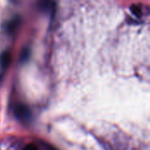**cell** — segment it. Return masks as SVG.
<instances>
[{"label": "cell", "instance_id": "obj_1", "mask_svg": "<svg viewBox=\"0 0 150 150\" xmlns=\"http://www.w3.org/2000/svg\"><path fill=\"white\" fill-rule=\"evenodd\" d=\"M15 115L18 120H20L21 121H24V122L28 121L31 117L29 109L25 105H18L16 106Z\"/></svg>", "mask_w": 150, "mask_h": 150}, {"label": "cell", "instance_id": "obj_2", "mask_svg": "<svg viewBox=\"0 0 150 150\" xmlns=\"http://www.w3.org/2000/svg\"><path fill=\"white\" fill-rule=\"evenodd\" d=\"M20 23V18L16 17L13 19H11L6 25V31L8 32V33H12L16 31V29L18 27V25Z\"/></svg>", "mask_w": 150, "mask_h": 150}, {"label": "cell", "instance_id": "obj_3", "mask_svg": "<svg viewBox=\"0 0 150 150\" xmlns=\"http://www.w3.org/2000/svg\"><path fill=\"white\" fill-rule=\"evenodd\" d=\"M10 62H11V54H9V52L5 51L4 53L2 54L0 57V65L3 69H4L9 65Z\"/></svg>", "mask_w": 150, "mask_h": 150}, {"label": "cell", "instance_id": "obj_4", "mask_svg": "<svg viewBox=\"0 0 150 150\" xmlns=\"http://www.w3.org/2000/svg\"><path fill=\"white\" fill-rule=\"evenodd\" d=\"M51 5H52L51 0H40V9H42L44 11L50 9Z\"/></svg>", "mask_w": 150, "mask_h": 150}, {"label": "cell", "instance_id": "obj_5", "mask_svg": "<svg viewBox=\"0 0 150 150\" xmlns=\"http://www.w3.org/2000/svg\"><path fill=\"white\" fill-rule=\"evenodd\" d=\"M132 11L136 16H140L141 15V8L138 7V6H133L132 7Z\"/></svg>", "mask_w": 150, "mask_h": 150}, {"label": "cell", "instance_id": "obj_6", "mask_svg": "<svg viewBox=\"0 0 150 150\" xmlns=\"http://www.w3.org/2000/svg\"><path fill=\"white\" fill-rule=\"evenodd\" d=\"M22 150H38V149L33 144H28V145H26Z\"/></svg>", "mask_w": 150, "mask_h": 150}, {"label": "cell", "instance_id": "obj_7", "mask_svg": "<svg viewBox=\"0 0 150 150\" xmlns=\"http://www.w3.org/2000/svg\"><path fill=\"white\" fill-rule=\"evenodd\" d=\"M43 146H44V148L47 149V150H57L56 149H54V147H52L50 145H47V144H43Z\"/></svg>", "mask_w": 150, "mask_h": 150}]
</instances>
